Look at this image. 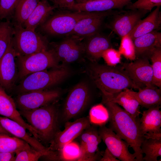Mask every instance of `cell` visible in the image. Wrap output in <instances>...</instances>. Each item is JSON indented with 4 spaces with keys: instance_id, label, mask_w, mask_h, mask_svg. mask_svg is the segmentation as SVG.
Here are the masks:
<instances>
[{
    "instance_id": "7bdbcfd3",
    "label": "cell",
    "mask_w": 161,
    "mask_h": 161,
    "mask_svg": "<svg viewBox=\"0 0 161 161\" xmlns=\"http://www.w3.org/2000/svg\"><path fill=\"white\" fill-rule=\"evenodd\" d=\"M16 152H3L0 151V161H14Z\"/></svg>"
},
{
    "instance_id": "f35d334b",
    "label": "cell",
    "mask_w": 161,
    "mask_h": 161,
    "mask_svg": "<svg viewBox=\"0 0 161 161\" xmlns=\"http://www.w3.org/2000/svg\"><path fill=\"white\" fill-rule=\"evenodd\" d=\"M161 5V0H137L134 3L131 2L126 6L127 9L141 10L149 12L154 7Z\"/></svg>"
},
{
    "instance_id": "74e56055",
    "label": "cell",
    "mask_w": 161,
    "mask_h": 161,
    "mask_svg": "<svg viewBox=\"0 0 161 161\" xmlns=\"http://www.w3.org/2000/svg\"><path fill=\"white\" fill-rule=\"evenodd\" d=\"M19 0H0V20H10L13 17Z\"/></svg>"
},
{
    "instance_id": "5bb4252c",
    "label": "cell",
    "mask_w": 161,
    "mask_h": 161,
    "mask_svg": "<svg viewBox=\"0 0 161 161\" xmlns=\"http://www.w3.org/2000/svg\"><path fill=\"white\" fill-rule=\"evenodd\" d=\"M148 12L139 9L129 10L123 12H119L113 15V19L107 27L121 38L128 34Z\"/></svg>"
},
{
    "instance_id": "8992f818",
    "label": "cell",
    "mask_w": 161,
    "mask_h": 161,
    "mask_svg": "<svg viewBox=\"0 0 161 161\" xmlns=\"http://www.w3.org/2000/svg\"><path fill=\"white\" fill-rule=\"evenodd\" d=\"M13 24L12 42L17 56L27 55L48 49L47 41L41 34Z\"/></svg>"
},
{
    "instance_id": "60d3db41",
    "label": "cell",
    "mask_w": 161,
    "mask_h": 161,
    "mask_svg": "<svg viewBox=\"0 0 161 161\" xmlns=\"http://www.w3.org/2000/svg\"><path fill=\"white\" fill-rule=\"evenodd\" d=\"M75 3V0H55L54 3V5L57 7H59L69 9Z\"/></svg>"
},
{
    "instance_id": "d6986e66",
    "label": "cell",
    "mask_w": 161,
    "mask_h": 161,
    "mask_svg": "<svg viewBox=\"0 0 161 161\" xmlns=\"http://www.w3.org/2000/svg\"><path fill=\"white\" fill-rule=\"evenodd\" d=\"M0 123L2 127L12 136L21 139L35 149L43 151L48 155L50 152L48 147L40 140L28 134L26 129L17 122L7 117L0 116Z\"/></svg>"
},
{
    "instance_id": "9a60e30c",
    "label": "cell",
    "mask_w": 161,
    "mask_h": 161,
    "mask_svg": "<svg viewBox=\"0 0 161 161\" xmlns=\"http://www.w3.org/2000/svg\"><path fill=\"white\" fill-rule=\"evenodd\" d=\"M160 108V105L156 106L143 111L140 118V128L145 138L161 139Z\"/></svg>"
},
{
    "instance_id": "d590c367",
    "label": "cell",
    "mask_w": 161,
    "mask_h": 161,
    "mask_svg": "<svg viewBox=\"0 0 161 161\" xmlns=\"http://www.w3.org/2000/svg\"><path fill=\"white\" fill-rule=\"evenodd\" d=\"M118 51L127 60L133 61L136 58L133 40L128 34L121 38Z\"/></svg>"
},
{
    "instance_id": "83f0119b",
    "label": "cell",
    "mask_w": 161,
    "mask_h": 161,
    "mask_svg": "<svg viewBox=\"0 0 161 161\" xmlns=\"http://www.w3.org/2000/svg\"><path fill=\"white\" fill-rule=\"evenodd\" d=\"M141 148L145 156L143 161H157L161 157V139L145 138L142 141Z\"/></svg>"
},
{
    "instance_id": "ee69618b",
    "label": "cell",
    "mask_w": 161,
    "mask_h": 161,
    "mask_svg": "<svg viewBox=\"0 0 161 161\" xmlns=\"http://www.w3.org/2000/svg\"><path fill=\"white\" fill-rule=\"evenodd\" d=\"M0 134H3L12 136L10 134L6 131L1 126L0 123Z\"/></svg>"
},
{
    "instance_id": "8d00e7d4",
    "label": "cell",
    "mask_w": 161,
    "mask_h": 161,
    "mask_svg": "<svg viewBox=\"0 0 161 161\" xmlns=\"http://www.w3.org/2000/svg\"><path fill=\"white\" fill-rule=\"evenodd\" d=\"M80 143H95L99 145L102 140L98 129L91 125L78 137Z\"/></svg>"
},
{
    "instance_id": "bcb514c9",
    "label": "cell",
    "mask_w": 161,
    "mask_h": 161,
    "mask_svg": "<svg viewBox=\"0 0 161 161\" xmlns=\"http://www.w3.org/2000/svg\"><path fill=\"white\" fill-rule=\"evenodd\" d=\"M50 0L52 1L53 3H54L55 0Z\"/></svg>"
},
{
    "instance_id": "ba28073f",
    "label": "cell",
    "mask_w": 161,
    "mask_h": 161,
    "mask_svg": "<svg viewBox=\"0 0 161 161\" xmlns=\"http://www.w3.org/2000/svg\"><path fill=\"white\" fill-rule=\"evenodd\" d=\"M94 12L76 11L58 14L49 18L39 27L40 30L52 35H69L80 20Z\"/></svg>"
},
{
    "instance_id": "3957f363",
    "label": "cell",
    "mask_w": 161,
    "mask_h": 161,
    "mask_svg": "<svg viewBox=\"0 0 161 161\" xmlns=\"http://www.w3.org/2000/svg\"><path fill=\"white\" fill-rule=\"evenodd\" d=\"M57 103L32 110H18L22 117L35 130L38 140L46 146L60 131V109Z\"/></svg>"
},
{
    "instance_id": "ac0fdd59",
    "label": "cell",
    "mask_w": 161,
    "mask_h": 161,
    "mask_svg": "<svg viewBox=\"0 0 161 161\" xmlns=\"http://www.w3.org/2000/svg\"><path fill=\"white\" fill-rule=\"evenodd\" d=\"M0 115L17 122L27 129L34 137L38 139L35 130L24 120L17 110L14 100L0 86Z\"/></svg>"
},
{
    "instance_id": "5b68a950",
    "label": "cell",
    "mask_w": 161,
    "mask_h": 161,
    "mask_svg": "<svg viewBox=\"0 0 161 161\" xmlns=\"http://www.w3.org/2000/svg\"><path fill=\"white\" fill-rule=\"evenodd\" d=\"M92 98V94L87 83L82 81L77 83L69 92L60 110V123L80 115L89 105Z\"/></svg>"
},
{
    "instance_id": "ab89813d",
    "label": "cell",
    "mask_w": 161,
    "mask_h": 161,
    "mask_svg": "<svg viewBox=\"0 0 161 161\" xmlns=\"http://www.w3.org/2000/svg\"><path fill=\"white\" fill-rule=\"evenodd\" d=\"M121 54L119 51L112 47L106 50L103 53L102 58L106 64L111 66H114L120 63Z\"/></svg>"
},
{
    "instance_id": "277c9868",
    "label": "cell",
    "mask_w": 161,
    "mask_h": 161,
    "mask_svg": "<svg viewBox=\"0 0 161 161\" xmlns=\"http://www.w3.org/2000/svg\"><path fill=\"white\" fill-rule=\"evenodd\" d=\"M71 73L66 64L30 74L21 80L16 87L18 94L49 89L67 78Z\"/></svg>"
},
{
    "instance_id": "7c38bea8",
    "label": "cell",
    "mask_w": 161,
    "mask_h": 161,
    "mask_svg": "<svg viewBox=\"0 0 161 161\" xmlns=\"http://www.w3.org/2000/svg\"><path fill=\"white\" fill-rule=\"evenodd\" d=\"M16 56L12 40L7 51L0 59V86L7 92H10L13 89L18 80Z\"/></svg>"
},
{
    "instance_id": "7402d4cb",
    "label": "cell",
    "mask_w": 161,
    "mask_h": 161,
    "mask_svg": "<svg viewBox=\"0 0 161 161\" xmlns=\"http://www.w3.org/2000/svg\"><path fill=\"white\" fill-rule=\"evenodd\" d=\"M131 0H91L83 3H75L68 9L82 12H104L122 9L130 3Z\"/></svg>"
},
{
    "instance_id": "ffe728a7",
    "label": "cell",
    "mask_w": 161,
    "mask_h": 161,
    "mask_svg": "<svg viewBox=\"0 0 161 161\" xmlns=\"http://www.w3.org/2000/svg\"><path fill=\"white\" fill-rule=\"evenodd\" d=\"M102 95V100L112 102L122 107L134 118L139 117L140 105L132 89L126 88L117 94Z\"/></svg>"
},
{
    "instance_id": "cb8c5ba5",
    "label": "cell",
    "mask_w": 161,
    "mask_h": 161,
    "mask_svg": "<svg viewBox=\"0 0 161 161\" xmlns=\"http://www.w3.org/2000/svg\"><path fill=\"white\" fill-rule=\"evenodd\" d=\"M160 7H156L146 17L140 20L129 33L128 35L133 40L160 28L161 24Z\"/></svg>"
},
{
    "instance_id": "f6af8a7d",
    "label": "cell",
    "mask_w": 161,
    "mask_h": 161,
    "mask_svg": "<svg viewBox=\"0 0 161 161\" xmlns=\"http://www.w3.org/2000/svg\"><path fill=\"white\" fill-rule=\"evenodd\" d=\"M89 0H76L77 3H83L87 1H88Z\"/></svg>"
},
{
    "instance_id": "e575fe53",
    "label": "cell",
    "mask_w": 161,
    "mask_h": 161,
    "mask_svg": "<svg viewBox=\"0 0 161 161\" xmlns=\"http://www.w3.org/2000/svg\"><path fill=\"white\" fill-rule=\"evenodd\" d=\"M47 155L45 152L30 146L16 152L14 161H38L40 158Z\"/></svg>"
},
{
    "instance_id": "30bf717a",
    "label": "cell",
    "mask_w": 161,
    "mask_h": 161,
    "mask_svg": "<svg viewBox=\"0 0 161 161\" xmlns=\"http://www.w3.org/2000/svg\"><path fill=\"white\" fill-rule=\"evenodd\" d=\"M133 61L123 63L122 67L139 89L154 85L153 83V73L149 60L136 58Z\"/></svg>"
},
{
    "instance_id": "4fadbf2b",
    "label": "cell",
    "mask_w": 161,
    "mask_h": 161,
    "mask_svg": "<svg viewBox=\"0 0 161 161\" xmlns=\"http://www.w3.org/2000/svg\"><path fill=\"white\" fill-rule=\"evenodd\" d=\"M98 131L106 148L116 158L121 161H138L135 154L129 152L128 144L111 129L103 125Z\"/></svg>"
},
{
    "instance_id": "d4e9b609",
    "label": "cell",
    "mask_w": 161,
    "mask_h": 161,
    "mask_svg": "<svg viewBox=\"0 0 161 161\" xmlns=\"http://www.w3.org/2000/svg\"><path fill=\"white\" fill-rule=\"evenodd\" d=\"M57 7L50 5L48 0H40L38 4L24 24V27L35 31L49 18Z\"/></svg>"
},
{
    "instance_id": "b9f144b4",
    "label": "cell",
    "mask_w": 161,
    "mask_h": 161,
    "mask_svg": "<svg viewBox=\"0 0 161 161\" xmlns=\"http://www.w3.org/2000/svg\"><path fill=\"white\" fill-rule=\"evenodd\" d=\"M100 161H120L116 158L106 148L102 154Z\"/></svg>"
},
{
    "instance_id": "8fae6325",
    "label": "cell",
    "mask_w": 161,
    "mask_h": 161,
    "mask_svg": "<svg viewBox=\"0 0 161 161\" xmlns=\"http://www.w3.org/2000/svg\"><path fill=\"white\" fill-rule=\"evenodd\" d=\"M91 124L89 116L79 118L73 122H65L64 129L56 133L48 147V149L52 151L60 150L78 137Z\"/></svg>"
},
{
    "instance_id": "44dd1931",
    "label": "cell",
    "mask_w": 161,
    "mask_h": 161,
    "mask_svg": "<svg viewBox=\"0 0 161 161\" xmlns=\"http://www.w3.org/2000/svg\"><path fill=\"white\" fill-rule=\"evenodd\" d=\"M136 58L149 60L154 50L161 47V33L157 30L135 38L133 40Z\"/></svg>"
},
{
    "instance_id": "e0dca14e",
    "label": "cell",
    "mask_w": 161,
    "mask_h": 161,
    "mask_svg": "<svg viewBox=\"0 0 161 161\" xmlns=\"http://www.w3.org/2000/svg\"><path fill=\"white\" fill-rule=\"evenodd\" d=\"M52 45L51 49L58 61L62 62V64L76 61L84 53L83 45L76 38H69L59 44Z\"/></svg>"
},
{
    "instance_id": "f1b7e54d",
    "label": "cell",
    "mask_w": 161,
    "mask_h": 161,
    "mask_svg": "<svg viewBox=\"0 0 161 161\" xmlns=\"http://www.w3.org/2000/svg\"><path fill=\"white\" fill-rule=\"evenodd\" d=\"M24 140L14 136L0 134V151L16 152L30 146Z\"/></svg>"
},
{
    "instance_id": "4dcf8cb0",
    "label": "cell",
    "mask_w": 161,
    "mask_h": 161,
    "mask_svg": "<svg viewBox=\"0 0 161 161\" xmlns=\"http://www.w3.org/2000/svg\"><path fill=\"white\" fill-rule=\"evenodd\" d=\"M58 151L59 161H78L81 154L80 144L73 140Z\"/></svg>"
},
{
    "instance_id": "d6a6232c",
    "label": "cell",
    "mask_w": 161,
    "mask_h": 161,
    "mask_svg": "<svg viewBox=\"0 0 161 161\" xmlns=\"http://www.w3.org/2000/svg\"><path fill=\"white\" fill-rule=\"evenodd\" d=\"M151 62L153 84L161 88V47H156L153 51L149 60Z\"/></svg>"
},
{
    "instance_id": "2e32d148",
    "label": "cell",
    "mask_w": 161,
    "mask_h": 161,
    "mask_svg": "<svg viewBox=\"0 0 161 161\" xmlns=\"http://www.w3.org/2000/svg\"><path fill=\"white\" fill-rule=\"evenodd\" d=\"M118 12L113 10L95 12L91 16L80 20L69 35L87 37L94 35L99 33L103 21L106 17L113 16Z\"/></svg>"
},
{
    "instance_id": "1f68e13d",
    "label": "cell",
    "mask_w": 161,
    "mask_h": 161,
    "mask_svg": "<svg viewBox=\"0 0 161 161\" xmlns=\"http://www.w3.org/2000/svg\"><path fill=\"white\" fill-rule=\"evenodd\" d=\"M89 117L91 124L101 126L109 121V114L106 107L103 104H99L91 108Z\"/></svg>"
},
{
    "instance_id": "9c48e42d",
    "label": "cell",
    "mask_w": 161,
    "mask_h": 161,
    "mask_svg": "<svg viewBox=\"0 0 161 161\" xmlns=\"http://www.w3.org/2000/svg\"><path fill=\"white\" fill-rule=\"evenodd\" d=\"M61 90L54 88L18 94L14 99L19 110H32L57 102Z\"/></svg>"
},
{
    "instance_id": "4316f807",
    "label": "cell",
    "mask_w": 161,
    "mask_h": 161,
    "mask_svg": "<svg viewBox=\"0 0 161 161\" xmlns=\"http://www.w3.org/2000/svg\"><path fill=\"white\" fill-rule=\"evenodd\" d=\"M40 0H19L13 15L14 22L23 26Z\"/></svg>"
},
{
    "instance_id": "f546056e",
    "label": "cell",
    "mask_w": 161,
    "mask_h": 161,
    "mask_svg": "<svg viewBox=\"0 0 161 161\" xmlns=\"http://www.w3.org/2000/svg\"><path fill=\"white\" fill-rule=\"evenodd\" d=\"M14 32L13 24L10 20L0 21V59L10 45Z\"/></svg>"
},
{
    "instance_id": "7dc6e473",
    "label": "cell",
    "mask_w": 161,
    "mask_h": 161,
    "mask_svg": "<svg viewBox=\"0 0 161 161\" xmlns=\"http://www.w3.org/2000/svg\"><path fill=\"white\" fill-rule=\"evenodd\" d=\"M91 0H89V1H91Z\"/></svg>"
},
{
    "instance_id": "6da1fadb",
    "label": "cell",
    "mask_w": 161,
    "mask_h": 161,
    "mask_svg": "<svg viewBox=\"0 0 161 161\" xmlns=\"http://www.w3.org/2000/svg\"><path fill=\"white\" fill-rule=\"evenodd\" d=\"M109 114V128L132 148L138 161H143L141 145L144 139L140 128V118H134L119 105L102 100Z\"/></svg>"
},
{
    "instance_id": "7a4b0ae2",
    "label": "cell",
    "mask_w": 161,
    "mask_h": 161,
    "mask_svg": "<svg viewBox=\"0 0 161 161\" xmlns=\"http://www.w3.org/2000/svg\"><path fill=\"white\" fill-rule=\"evenodd\" d=\"M86 71L102 94L114 95L126 88L138 89L122 66H111L91 62Z\"/></svg>"
},
{
    "instance_id": "484cf974",
    "label": "cell",
    "mask_w": 161,
    "mask_h": 161,
    "mask_svg": "<svg viewBox=\"0 0 161 161\" xmlns=\"http://www.w3.org/2000/svg\"><path fill=\"white\" fill-rule=\"evenodd\" d=\"M135 95L140 106L148 109L160 105L161 103V89L155 85L139 89Z\"/></svg>"
},
{
    "instance_id": "52a82bcc",
    "label": "cell",
    "mask_w": 161,
    "mask_h": 161,
    "mask_svg": "<svg viewBox=\"0 0 161 161\" xmlns=\"http://www.w3.org/2000/svg\"><path fill=\"white\" fill-rule=\"evenodd\" d=\"M18 79L33 73L58 66L60 65L51 49L30 55L16 57Z\"/></svg>"
},
{
    "instance_id": "836d02e7",
    "label": "cell",
    "mask_w": 161,
    "mask_h": 161,
    "mask_svg": "<svg viewBox=\"0 0 161 161\" xmlns=\"http://www.w3.org/2000/svg\"><path fill=\"white\" fill-rule=\"evenodd\" d=\"M80 145L81 154L78 161H100L102 154L98 151V145L89 143H80Z\"/></svg>"
},
{
    "instance_id": "603a6c76",
    "label": "cell",
    "mask_w": 161,
    "mask_h": 161,
    "mask_svg": "<svg viewBox=\"0 0 161 161\" xmlns=\"http://www.w3.org/2000/svg\"><path fill=\"white\" fill-rule=\"evenodd\" d=\"M88 38V40L83 45L84 53L91 62H98L103 52L112 47L110 40L99 33Z\"/></svg>"
}]
</instances>
